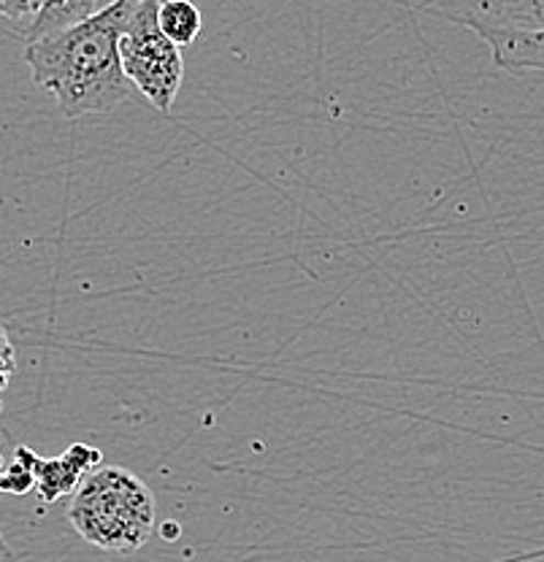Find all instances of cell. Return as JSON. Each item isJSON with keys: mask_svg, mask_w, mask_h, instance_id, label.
<instances>
[{"mask_svg": "<svg viewBox=\"0 0 544 562\" xmlns=\"http://www.w3.org/2000/svg\"><path fill=\"white\" fill-rule=\"evenodd\" d=\"M14 371H16L14 347H11V338L9 333H5V327L0 325V395H3L5 386H9Z\"/></svg>", "mask_w": 544, "mask_h": 562, "instance_id": "11", "label": "cell"}, {"mask_svg": "<svg viewBox=\"0 0 544 562\" xmlns=\"http://www.w3.org/2000/svg\"><path fill=\"white\" fill-rule=\"evenodd\" d=\"M142 0H109L87 20L27 41L25 63L33 81L57 101L63 116L109 114L133 95L120 38Z\"/></svg>", "mask_w": 544, "mask_h": 562, "instance_id": "1", "label": "cell"}, {"mask_svg": "<svg viewBox=\"0 0 544 562\" xmlns=\"http://www.w3.org/2000/svg\"><path fill=\"white\" fill-rule=\"evenodd\" d=\"M44 5L46 0H0V20L31 27Z\"/></svg>", "mask_w": 544, "mask_h": 562, "instance_id": "10", "label": "cell"}, {"mask_svg": "<svg viewBox=\"0 0 544 562\" xmlns=\"http://www.w3.org/2000/svg\"><path fill=\"white\" fill-rule=\"evenodd\" d=\"M444 20L474 33L542 31L544 0H425Z\"/></svg>", "mask_w": 544, "mask_h": 562, "instance_id": "4", "label": "cell"}, {"mask_svg": "<svg viewBox=\"0 0 544 562\" xmlns=\"http://www.w3.org/2000/svg\"><path fill=\"white\" fill-rule=\"evenodd\" d=\"M488 44L490 57L499 68L514 70H544V27L542 31H496L479 33Z\"/></svg>", "mask_w": 544, "mask_h": 562, "instance_id": "6", "label": "cell"}, {"mask_svg": "<svg viewBox=\"0 0 544 562\" xmlns=\"http://www.w3.org/2000/svg\"><path fill=\"white\" fill-rule=\"evenodd\" d=\"M98 3L101 0H46L36 22L27 27V41H36L41 35L57 33L63 27H71L76 22L87 20L98 11Z\"/></svg>", "mask_w": 544, "mask_h": 562, "instance_id": "7", "label": "cell"}, {"mask_svg": "<svg viewBox=\"0 0 544 562\" xmlns=\"http://www.w3.org/2000/svg\"><path fill=\"white\" fill-rule=\"evenodd\" d=\"M0 562H14V552H11L9 543H5L3 532H0Z\"/></svg>", "mask_w": 544, "mask_h": 562, "instance_id": "12", "label": "cell"}, {"mask_svg": "<svg viewBox=\"0 0 544 562\" xmlns=\"http://www.w3.org/2000/svg\"><path fill=\"white\" fill-rule=\"evenodd\" d=\"M157 22L160 31L179 46H190L203 31V14L192 0H160L157 9Z\"/></svg>", "mask_w": 544, "mask_h": 562, "instance_id": "8", "label": "cell"}, {"mask_svg": "<svg viewBox=\"0 0 544 562\" xmlns=\"http://www.w3.org/2000/svg\"><path fill=\"white\" fill-rule=\"evenodd\" d=\"M31 490H36V476H33V468L27 465L22 457L14 454V462L9 468H3V479H0V492L5 495H27Z\"/></svg>", "mask_w": 544, "mask_h": 562, "instance_id": "9", "label": "cell"}, {"mask_svg": "<svg viewBox=\"0 0 544 562\" xmlns=\"http://www.w3.org/2000/svg\"><path fill=\"white\" fill-rule=\"evenodd\" d=\"M68 522L103 552H138L157 527L155 495L127 468L101 465L71 495Z\"/></svg>", "mask_w": 544, "mask_h": 562, "instance_id": "2", "label": "cell"}, {"mask_svg": "<svg viewBox=\"0 0 544 562\" xmlns=\"http://www.w3.org/2000/svg\"><path fill=\"white\" fill-rule=\"evenodd\" d=\"M157 9H160V0L138 3L120 38V57L131 85L157 111L166 114L179 95L185 60H181L179 46L160 31Z\"/></svg>", "mask_w": 544, "mask_h": 562, "instance_id": "3", "label": "cell"}, {"mask_svg": "<svg viewBox=\"0 0 544 562\" xmlns=\"http://www.w3.org/2000/svg\"><path fill=\"white\" fill-rule=\"evenodd\" d=\"M16 457L27 462L33 468V476H36V492L44 503H57L63 497H71L79 484L85 482L87 473H92L96 468H101V449L87 447V443H74L68 447L60 457H38L33 449L20 447L14 452Z\"/></svg>", "mask_w": 544, "mask_h": 562, "instance_id": "5", "label": "cell"}, {"mask_svg": "<svg viewBox=\"0 0 544 562\" xmlns=\"http://www.w3.org/2000/svg\"><path fill=\"white\" fill-rule=\"evenodd\" d=\"M0 479H3V460H0Z\"/></svg>", "mask_w": 544, "mask_h": 562, "instance_id": "13", "label": "cell"}]
</instances>
